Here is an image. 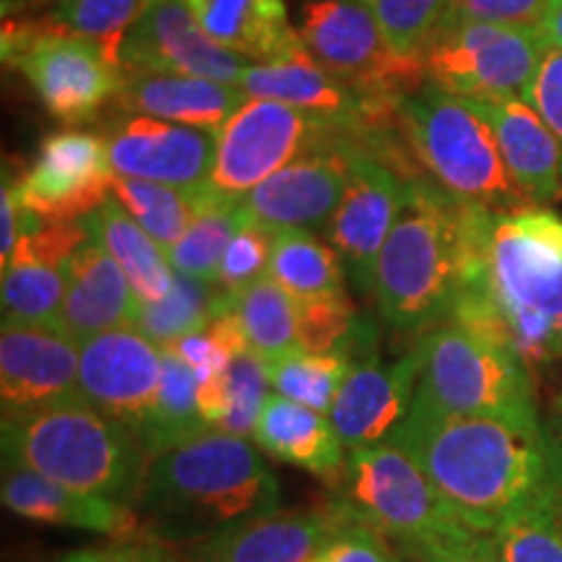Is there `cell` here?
<instances>
[{"mask_svg":"<svg viewBox=\"0 0 562 562\" xmlns=\"http://www.w3.org/2000/svg\"><path fill=\"white\" fill-rule=\"evenodd\" d=\"M232 297H235V313L240 315L250 349H256L269 362L300 349L297 300L281 290L269 273Z\"/></svg>","mask_w":562,"mask_h":562,"instance_id":"e575fe53","label":"cell"},{"mask_svg":"<svg viewBox=\"0 0 562 562\" xmlns=\"http://www.w3.org/2000/svg\"><path fill=\"white\" fill-rule=\"evenodd\" d=\"M349 138L357 133L284 102L250 97L220 128L209 188L224 199L243 201L292 161Z\"/></svg>","mask_w":562,"mask_h":562,"instance_id":"8fae6325","label":"cell"},{"mask_svg":"<svg viewBox=\"0 0 562 562\" xmlns=\"http://www.w3.org/2000/svg\"><path fill=\"white\" fill-rule=\"evenodd\" d=\"M490 216L456 201L430 175L406 180L402 211L372 281L383 321L402 331H422L451 318L456 300L484 279Z\"/></svg>","mask_w":562,"mask_h":562,"instance_id":"7a4b0ae2","label":"cell"},{"mask_svg":"<svg viewBox=\"0 0 562 562\" xmlns=\"http://www.w3.org/2000/svg\"><path fill=\"white\" fill-rule=\"evenodd\" d=\"M136 305L138 300L125 271L100 243L89 237L66 266L63 331L81 344L112 328L133 326Z\"/></svg>","mask_w":562,"mask_h":562,"instance_id":"d4e9b609","label":"cell"},{"mask_svg":"<svg viewBox=\"0 0 562 562\" xmlns=\"http://www.w3.org/2000/svg\"><path fill=\"white\" fill-rule=\"evenodd\" d=\"M250 97L237 83L180 74H125L117 110L220 131Z\"/></svg>","mask_w":562,"mask_h":562,"instance_id":"484cf974","label":"cell"},{"mask_svg":"<svg viewBox=\"0 0 562 562\" xmlns=\"http://www.w3.org/2000/svg\"><path fill=\"white\" fill-rule=\"evenodd\" d=\"M560 510H562V463H560Z\"/></svg>","mask_w":562,"mask_h":562,"instance_id":"f5cc1de1","label":"cell"},{"mask_svg":"<svg viewBox=\"0 0 562 562\" xmlns=\"http://www.w3.org/2000/svg\"><path fill=\"white\" fill-rule=\"evenodd\" d=\"M165 355V372H161V389L154 404L151 417L146 419L144 430L138 432L140 446L149 459L172 451V448L191 442L209 432V422L199 412V375L188 362H182L170 349Z\"/></svg>","mask_w":562,"mask_h":562,"instance_id":"4dcf8cb0","label":"cell"},{"mask_svg":"<svg viewBox=\"0 0 562 562\" xmlns=\"http://www.w3.org/2000/svg\"><path fill=\"white\" fill-rule=\"evenodd\" d=\"M0 492H3L5 508L37 524L108 533L125 542L138 529L136 516L125 503L66 487L11 459H3Z\"/></svg>","mask_w":562,"mask_h":562,"instance_id":"cb8c5ba5","label":"cell"},{"mask_svg":"<svg viewBox=\"0 0 562 562\" xmlns=\"http://www.w3.org/2000/svg\"><path fill=\"white\" fill-rule=\"evenodd\" d=\"M245 220L240 201L224 199L211 188L195 195V214L182 240L167 252L172 269L186 277L220 284V266L224 250Z\"/></svg>","mask_w":562,"mask_h":562,"instance_id":"d6a6232c","label":"cell"},{"mask_svg":"<svg viewBox=\"0 0 562 562\" xmlns=\"http://www.w3.org/2000/svg\"><path fill=\"white\" fill-rule=\"evenodd\" d=\"M554 440H558V448L562 451V396L558 404V417H554Z\"/></svg>","mask_w":562,"mask_h":562,"instance_id":"816d5d0a","label":"cell"},{"mask_svg":"<svg viewBox=\"0 0 562 562\" xmlns=\"http://www.w3.org/2000/svg\"><path fill=\"white\" fill-rule=\"evenodd\" d=\"M347 370L349 362L341 355H313L294 349L279 360H271V385L279 396L328 414Z\"/></svg>","mask_w":562,"mask_h":562,"instance_id":"74e56055","label":"cell"},{"mask_svg":"<svg viewBox=\"0 0 562 562\" xmlns=\"http://www.w3.org/2000/svg\"><path fill=\"white\" fill-rule=\"evenodd\" d=\"M269 277L297 302L344 292L341 258L307 229L273 235Z\"/></svg>","mask_w":562,"mask_h":562,"instance_id":"1f68e13d","label":"cell"},{"mask_svg":"<svg viewBox=\"0 0 562 562\" xmlns=\"http://www.w3.org/2000/svg\"><path fill=\"white\" fill-rule=\"evenodd\" d=\"M307 562H398L383 537L364 524H349L336 531Z\"/></svg>","mask_w":562,"mask_h":562,"instance_id":"ee69618b","label":"cell"},{"mask_svg":"<svg viewBox=\"0 0 562 562\" xmlns=\"http://www.w3.org/2000/svg\"><path fill=\"white\" fill-rule=\"evenodd\" d=\"M110 195L170 252L191 227L199 191L161 186V182L115 178Z\"/></svg>","mask_w":562,"mask_h":562,"instance_id":"d590c367","label":"cell"},{"mask_svg":"<svg viewBox=\"0 0 562 562\" xmlns=\"http://www.w3.org/2000/svg\"><path fill=\"white\" fill-rule=\"evenodd\" d=\"M539 32L547 40L550 47H562V0H552L550 9H547Z\"/></svg>","mask_w":562,"mask_h":562,"instance_id":"681fc988","label":"cell"},{"mask_svg":"<svg viewBox=\"0 0 562 562\" xmlns=\"http://www.w3.org/2000/svg\"><path fill=\"white\" fill-rule=\"evenodd\" d=\"M58 562H175V558L154 542H125L123 539L121 544L70 552Z\"/></svg>","mask_w":562,"mask_h":562,"instance_id":"c3c4849f","label":"cell"},{"mask_svg":"<svg viewBox=\"0 0 562 562\" xmlns=\"http://www.w3.org/2000/svg\"><path fill=\"white\" fill-rule=\"evenodd\" d=\"M240 89L256 100L284 102L290 108L311 112L315 117L357 133L360 138L375 128L402 123L398 112L385 115L372 110L362 94L321 68L302 45L281 58L248 66Z\"/></svg>","mask_w":562,"mask_h":562,"instance_id":"ffe728a7","label":"cell"},{"mask_svg":"<svg viewBox=\"0 0 562 562\" xmlns=\"http://www.w3.org/2000/svg\"><path fill=\"white\" fill-rule=\"evenodd\" d=\"M495 131L505 165L537 203L562 199V144L524 97H463Z\"/></svg>","mask_w":562,"mask_h":562,"instance_id":"603a6c76","label":"cell"},{"mask_svg":"<svg viewBox=\"0 0 562 562\" xmlns=\"http://www.w3.org/2000/svg\"><path fill=\"white\" fill-rule=\"evenodd\" d=\"M136 503L154 533L195 544L279 510V482L248 438L220 430L151 459Z\"/></svg>","mask_w":562,"mask_h":562,"instance_id":"3957f363","label":"cell"},{"mask_svg":"<svg viewBox=\"0 0 562 562\" xmlns=\"http://www.w3.org/2000/svg\"><path fill=\"white\" fill-rule=\"evenodd\" d=\"M79 341L53 326L3 321L0 331V412L3 422L81 396Z\"/></svg>","mask_w":562,"mask_h":562,"instance_id":"ac0fdd59","label":"cell"},{"mask_svg":"<svg viewBox=\"0 0 562 562\" xmlns=\"http://www.w3.org/2000/svg\"><path fill=\"white\" fill-rule=\"evenodd\" d=\"M115 172L102 136L81 131L53 133L21 178L19 193L42 222H81L110 199Z\"/></svg>","mask_w":562,"mask_h":562,"instance_id":"e0dca14e","label":"cell"},{"mask_svg":"<svg viewBox=\"0 0 562 562\" xmlns=\"http://www.w3.org/2000/svg\"><path fill=\"white\" fill-rule=\"evenodd\" d=\"M83 402L138 438L161 389L165 355L138 328L123 326L79 344Z\"/></svg>","mask_w":562,"mask_h":562,"instance_id":"9a60e30c","label":"cell"},{"mask_svg":"<svg viewBox=\"0 0 562 562\" xmlns=\"http://www.w3.org/2000/svg\"><path fill=\"white\" fill-rule=\"evenodd\" d=\"M484 286L505 334L529 364L562 357V216L550 209L492 214Z\"/></svg>","mask_w":562,"mask_h":562,"instance_id":"277c9868","label":"cell"},{"mask_svg":"<svg viewBox=\"0 0 562 562\" xmlns=\"http://www.w3.org/2000/svg\"><path fill=\"white\" fill-rule=\"evenodd\" d=\"M3 60L26 76L55 121L81 125L117 100L125 70L102 42L63 30L58 21L3 24Z\"/></svg>","mask_w":562,"mask_h":562,"instance_id":"9c48e42d","label":"cell"},{"mask_svg":"<svg viewBox=\"0 0 562 562\" xmlns=\"http://www.w3.org/2000/svg\"><path fill=\"white\" fill-rule=\"evenodd\" d=\"M32 3H37V0H0V5H3V19H11L13 13L30 9Z\"/></svg>","mask_w":562,"mask_h":562,"instance_id":"f907efd6","label":"cell"},{"mask_svg":"<svg viewBox=\"0 0 562 562\" xmlns=\"http://www.w3.org/2000/svg\"><path fill=\"white\" fill-rule=\"evenodd\" d=\"M461 524L492 533L552 476L558 440L539 419L467 417L414 402L393 438Z\"/></svg>","mask_w":562,"mask_h":562,"instance_id":"6da1fadb","label":"cell"},{"mask_svg":"<svg viewBox=\"0 0 562 562\" xmlns=\"http://www.w3.org/2000/svg\"><path fill=\"white\" fill-rule=\"evenodd\" d=\"M216 136L220 131L123 110L102 131L115 178L161 182L180 191H201L209 186Z\"/></svg>","mask_w":562,"mask_h":562,"instance_id":"2e32d148","label":"cell"},{"mask_svg":"<svg viewBox=\"0 0 562 562\" xmlns=\"http://www.w3.org/2000/svg\"><path fill=\"white\" fill-rule=\"evenodd\" d=\"M252 438L273 459L318 476L344 472V442L331 417L279 393L266 402Z\"/></svg>","mask_w":562,"mask_h":562,"instance_id":"83f0119b","label":"cell"},{"mask_svg":"<svg viewBox=\"0 0 562 562\" xmlns=\"http://www.w3.org/2000/svg\"><path fill=\"white\" fill-rule=\"evenodd\" d=\"M372 13L402 58H419L453 9V0H370Z\"/></svg>","mask_w":562,"mask_h":562,"instance_id":"ab89813d","label":"cell"},{"mask_svg":"<svg viewBox=\"0 0 562 562\" xmlns=\"http://www.w3.org/2000/svg\"><path fill=\"white\" fill-rule=\"evenodd\" d=\"M341 474V495L334 503L351 521L370 526L409 552L467 526L396 442L355 448Z\"/></svg>","mask_w":562,"mask_h":562,"instance_id":"30bf717a","label":"cell"},{"mask_svg":"<svg viewBox=\"0 0 562 562\" xmlns=\"http://www.w3.org/2000/svg\"><path fill=\"white\" fill-rule=\"evenodd\" d=\"M547 47L539 26L448 16L422 63L427 81L459 97H524Z\"/></svg>","mask_w":562,"mask_h":562,"instance_id":"7c38bea8","label":"cell"},{"mask_svg":"<svg viewBox=\"0 0 562 562\" xmlns=\"http://www.w3.org/2000/svg\"><path fill=\"white\" fill-rule=\"evenodd\" d=\"M412 554L417 562H503L490 533L474 531L469 526L435 539Z\"/></svg>","mask_w":562,"mask_h":562,"instance_id":"7dc6e473","label":"cell"},{"mask_svg":"<svg viewBox=\"0 0 562 562\" xmlns=\"http://www.w3.org/2000/svg\"><path fill=\"white\" fill-rule=\"evenodd\" d=\"M297 21L305 53L372 110L398 112L404 97L427 81L425 63L391 50L370 0H300Z\"/></svg>","mask_w":562,"mask_h":562,"instance_id":"ba28073f","label":"cell"},{"mask_svg":"<svg viewBox=\"0 0 562 562\" xmlns=\"http://www.w3.org/2000/svg\"><path fill=\"white\" fill-rule=\"evenodd\" d=\"M524 100L542 115L562 144V47H547Z\"/></svg>","mask_w":562,"mask_h":562,"instance_id":"bcb514c9","label":"cell"},{"mask_svg":"<svg viewBox=\"0 0 562 562\" xmlns=\"http://www.w3.org/2000/svg\"><path fill=\"white\" fill-rule=\"evenodd\" d=\"M349 524L357 521L336 503L323 510H273L195 542L188 562H307Z\"/></svg>","mask_w":562,"mask_h":562,"instance_id":"7402d4cb","label":"cell"},{"mask_svg":"<svg viewBox=\"0 0 562 562\" xmlns=\"http://www.w3.org/2000/svg\"><path fill=\"white\" fill-rule=\"evenodd\" d=\"M201 30L245 60H273L302 45L284 0H186Z\"/></svg>","mask_w":562,"mask_h":562,"instance_id":"4316f807","label":"cell"},{"mask_svg":"<svg viewBox=\"0 0 562 562\" xmlns=\"http://www.w3.org/2000/svg\"><path fill=\"white\" fill-rule=\"evenodd\" d=\"M273 235L266 232L261 224H256L245 216L235 237H232L227 250H224L220 266V290L227 294L243 292L252 281H258L269 273Z\"/></svg>","mask_w":562,"mask_h":562,"instance_id":"7bdbcfd3","label":"cell"},{"mask_svg":"<svg viewBox=\"0 0 562 562\" xmlns=\"http://www.w3.org/2000/svg\"><path fill=\"white\" fill-rule=\"evenodd\" d=\"M224 381H227V414L220 430L248 438L256 430L266 402L271 398V362L256 349H248L227 364Z\"/></svg>","mask_w":562,"mask_h":562,"instance_id":"60d3db41","label":"cell"},{"mask_svg":"<svg viewBox=\"0 0 562 562\" xmlns=\"http://www.w3.org/2000/svg\"><path fill=\"white\" fill-rule=\"evenodd\" d=\"M552 0H453L448 16L487 21V24L539 26Z\"/></svg>","mask_w":562,"mask_h":562,"instance_id":"f6af8a7d","label":"cell"},{"mask_svg":"<svg viewBox=\"0 0 562 562\" xmlns=\"http://www.w3.org/2000/svg\"><path fill=\"white\" fill-rule=\"evenodd\" d=\"M305 154L271 175L240 201L243 214L279 235L290 229H326L339 206L349 172V144Z\"/></svg>","mask_w":562,"mask_h":562,"instance_id":"d6986e66","label":"cell"},{"mask_svg":"<svg viewBox=\"0 0 562 562\" xmlns=\"http://www.w3.org/2000/svg\"><path fill=\"white\" fill-rule=\"evenodd\" d=\"M3 459L121 503L136 501L149 467L136 435L83 398L3 422Z\"/></svg>","mask_w":562,"mask_h":562,"instance_id":"5b68a950","label":"cell"},{"mask_svg":"<svg viewBox=\"0 0 562 562\" xmlns=\"http://www.w3.org/2000/svg\"><path fill=\"white\" fill-rule=\"evenodd\" d=\"M414 355L417 404L467 417L539 419L531 368L508 341L442 321L422 334Z\"/></svg>","mask_w":562,"mask_h":562,"instance_id":"52a82bcc","label":"cell"},{"mask_svg":"<svg viewBox=\"0 0 562 562\" xmlns=\"http://www.w3.org/2000/svg\"><path fill=\"white\" fill-rule=\"evenodd\" d=\"M81 222L91 240L125 271L138 302H157L172 290L175 269L167 250L112 195Z\"/></svg>","mask_w":562,"mask_h":562,"instance_id":"f1b7e54d","label":"cell"},{"mask_svg":"<svg viewBox=\"0 0 562 562\" xmlns=\"http://www.w3.org/2000/svg\"><path fill=\"white\" fill-rule=\"evenodd\" d=\"M121 66L125 74L201 76L240 87L250 63L211 40L186 0H144L121 42Z\"/></svg>","mask_w":562,"mask_h":562,"instance_id":"5bb4252c","label":"cell"},{"mask_svg":"<svg viewBox=\"0 0 562 562\" xmlns=\"http://www.w3.org/2000/svg\"><path fill=\"white\" fill-rule=\"evenodd\" d=\"M144 0H58L55 21L63 30L102 42L121 55V42L138 19Z\"/></svg>","mask_w":562,"mask_h":562,"instance_id":"b9f144b4","label":"cell"},{"mask_svg":"<svg viewBox=\"0 0 562 562\" xmlns=\"http://www.w3.org/2000/svg\"><path fill=\"white\" fill-rule=\"evenodd\" d=\"M364 318L357 315L347 292L297 302V347L313 355L349 357L360 339Z\"/></svg>","mask_w":562,"mask_h":562,"instance_id":"f35d334b","label":"cell"},{"mask_svg":"<svg viewBox=\"0 0 562 562\" xmlns=\"http://www.w3.org/2000/svg\"><path fill=\"white\" fill-rule=\"evenodd\" d=\"M398 117L419 165L456 201L490 214L537 209L505 165L495 131L463 97L425 81L404 97Z\"/></svg>","mask_w":562,"mask_h":562,"instance_id":"8992f818","label":"cell"},{"mask_svg":"<svg viewBox=\"0 0 562 562\" xmlns=\"http://www.w3.org/2000/svg\"><path fill=\"white\" fill-rule=\"evenodd\" d=\"M417 378L419 362L414 351L389 364L378 360V355L351 362L328 412L344 448L355 451L389 442L409 417Z\"/></svg>","mask_w":562,"mask_h":562,"instance_id":"44dd1931","label":"cell"},{"mask_svg":"<svg viewBox=\"0 0 562 562\" xmlns=\"http://www.w3.org/2000/svg\"><path fill=\"white\" fill-rule=\"evenodd\" d=\"M404 195L406 180L402 175L364 149L360 140H351L347 188L323 232L360 294L372 297L378 258L396 224Z\"/></svg>","mask_w":562,"mask_h":562,"instance_id":"4fadbf2b","label":"cell"},{"mask_svg":"<svg viewBox=\"0 0 562 562\" xmlns=\"http://www.w3.org/2000/svg\"><path fill=\"white\" fill-rule=\"evenodd\" d=\"M66 269L47 263H11L3 269V321L60 328ZM63 331V328H60Z\"/></svg>","mask_w":562,"mask_h":562,"instance_id":"8d00e7d4","label":"cell"},{"mask_svg":"<svg viewBox=\"0 0 562 562\" xmlns=\"http://www.w3.org/2000/svg\"><path fill=\"white\" fill-rule=\"evenodd\" d=\"M229 294L220 284L186 277L175 271L172 290L157 302H138L133 315V328H138L146 339L167 347V344L203 331L222 311Z\"/></svg>","mask_w":562,"mask_h":562,"instance_id":"836d02e7","label":"cell"},{"mask_svg":"<svg viewBox=\"0 0 562 562\" xmlns=\"http://www.w3.org/2000/svg\"><path fill=\"white\" fill-rule=\"evenodd\" d=\"M560 463L562 453L558 448L550 480L516 505L490 533L503 562H562Z\"/></svg>","mask_w":562,"mask_h":562,"instance_id":"f546056e","label":"cell"}]
</instances>
